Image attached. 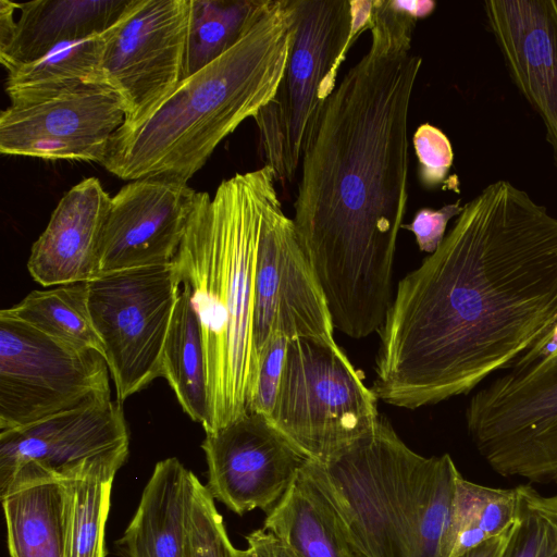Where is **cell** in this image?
I'll use <instances>...</instances> for the list:
<instances>
[{
	"label": "cell",
	"mask_w": 557,
	"mask_h": 557,
	"mask_svg": "<svg viewBox=\"0 0 557 557\" xmlns=\"http://www.w3.org/2000/svg\"><path fill=\"white\" fill-rule=\"evenodd\" d=\"M557 354V321L523 351L513 364H529L545 360ZM512 364V366H513Z\"/></svg>",
	"instance_id": "e575fe53"
},
{
	"label": "cell",
	"mask_w": 557,
	"mask_h": 557,
	"mask_svg": "<svg viewBox=\"0 0 557 557\" xmlns=\"http://www.w3.org/2000/svg\"><path fill=\"white\" fill-rule=\"evenodd\" d=\"M517 518L502 557H557V495L516 486Z\"/></svg>",
	"instance_id": "f1b7e54d"
},
{
	"label": "cell",
	"mask_w": 557,
	"mask_h": 557,
	"mask_svg": "<svg viewBox=\"0 0 557 557\" xmlns=\"http://www.w3.org/2000/svg\"><path fill=\"white\" fill-rule=\"evenodd\" d=\"M124 122L123 102L109 87L28 106H10L0 114V151L101 164L112 136Z\"/></svg>",
	"instance_id": "9a60e30c"
},
{
	"label": "cell",
	"mask_w": 557,
	"mask_h": 557,
	"mask_svg": "<svg viewBox=\"0 0 557 557\" xmlns=\"http://www.w3.org/2000/svg\"><path fill=\"white\" fill-rule=\"evenodd\" d=\"M293 35V0H267L232 49L184 78L144 122L121 126L101 165L125 181L187 183L223 139L272 100Z\"/></svg>",
	"instance_id": "277c9868"
},
{
	"label": "cell",
	"mask_w": 557,
	"mask_h": 557,
	"mask_svg": "<svg viewBox=\"0 0 557 557\" xmlns=\"http://www.w3.org/2000/svg\"><path fill=\"white\" fill-rule=\"evenodd\" d=\"M102 49V35L67 41L36 61L7 71L10 106H28L109 87L101 69Z\"/></svg>",
	"instance_id": "603a6c76"
},
{
	"label": "cell",
	"mask_w": 557,
	"mask_h": 557,
	"mask_svg": "<svg viewBox=\"0 0 557 557\" xmlns=\"http://www.w3.org/2000/svg\"><path fill=\"white\" fill-rule=\"evenodd\" d=\"M0 496L11 557H67L66 479L25 465L0 490Z\"/></svg>",
	"instance_id": "d6986e66"
},
{
	"label": "cell",
	"mask_w": 557,
	"mask_h": 557,
	"mask_svg": "<svg viewBox=\"0 0 557 557\" xmlns=\"http://www.w3.org/2000/svg\"><path fill=\"white\" fill-rule=\"evenodd\" d=\"M111 197L88 177L67 190L33 244L27 269L42 286L87 282L98 275L99 245Z\"/></svg>",
	"instance_id": "ac0fdd59"
},
{
	"label": "cell",
	"mask_w": 557,
	"mask_h": 557,
	"mask_svg": "<svg viewBox=\"0 0 557 557\" xmlns=\"http://www.w3.org/2000/svg\"><path fill=\"white\" fill-rule=\"evenodd\" d=\"M294 35L272 98L255 116L264 165L293 183L311 128L336 88L341 65L370 28L373 1L293 0Z\"/></svg>",
	"instance_id": "8992f818"
},
{
	"label": "cell",
	"mask_w": 557,
	"mask_h": 557,
	"mask_svg": "<svg viewBox=\"0 0 557 557\" xmlns=\"http://www.w3.org/2000/svg\"><path fill=\"white\" fill-rule=\"evenodd\" d=\"M267 0H190L184 78L232 49L261 14Z\"/></svg>",
	"instance_id": "484cf974"
},
{
	"label": "cell",
	"mask_w": 557,
	"mask_h": 557,
	"mask_svg": "<svg viewBox=\"0 0 557 557\" xmlns=\"http://www.w3.org/2000/svg\"><path fill=\"white\" fill-rule=\"evenodd\" d=\"M509 369L470 398L469 435L498 474L557 483V354Z\"/></svg>",
	"instance_id": "ba28073f"
},
{
	"label": "cell",
	"mask_w": 557,
	"mask_h": 557,
	"mask_svg": "<svg viewBox=\"0 0 557 557\" xmlns=\"http://www.w3.org/2000/svg\"><path fill=\"white\" fill-rule=\"evenodd\" d=\"M512 527L503 534L488 539L479 546L458 557H502V553L510 535Z\"/></svg>",
	"instance_id": "d590c367"
},
{
	"label": "cell",
	"mask_w": 557,
	"mask_h": 557,
	"mask_svg": "<svg viewBox=\"0 0 557 557\" xmlns=\"http://www.w3.org/2000/svg\"><path fill=\"white\" fill-rule=\"evenodd\" d=\"M289 341L281 333H273L260 351L248 411L270 419L277 398Z\"/></svg>",
	"instance_id": "4dcf8cb0"
},
{
	"label": "cell",
	"mask_w": 557,
	"mask_h": 557,
	"mask_svg": "<svg viewBox=\"0 0 557 557\" xmlns=\"http://www.w3.org/2000/svg\"><path fill=\"white\" fill-rule=\"evenodd\" d=\"M109 368L96 350L63 345L0 311V430L110 398Z\"/></svg>",
	"instance_id": "30bf717a"
},
{
	"label": "cell",
	"mask_w": 557,
	"mask_h": 557,
	"mask_svg": "<svg viewBox=\"0 0 557 557\" xmlns=\"http://www.w3.org/2000/svg\"><path fill=\"white\" fill-rule=\"evenodd\" d=\"M463 206L460 200L455 203L445 205L441 209H420L411 223L403 225L413 233L416 242L421 251L433 253L442 244L448 221L462 212Z\"/></svg>",
	"instance_id": "d6a6232c"
},
{
	"label": "cell",
	"mask_w": 557,
	"mask_h": 557,
	"mask_svg": "<svg viewBox=\"0 0 557 557\" xmlns=\"http://www.w3.org/2000/svg\"><path fill=\"white\" fill-rule=\"evenodd\" d=\"M199 193L187 183L157 178L124 185L111 197L98 274L173 262Z\"/></svg>",
	"instance_id": "2e32d148"
},
{
	"label": "cell",
	"mask_w": 557,
	"mask_h": 557,
	"mask_svg": "<svg viewBox=\"0 0 557 557\" xmlns=\"http://www.w3.org/2000/svg\"><path fill=\"white\" fill-rule=\"evenodd\" d=\"M185 557H240L213 496L196 475L187 509Z\"/></svg>",
	"instance_id": "f546056e"
},
{
	"label": "cell",
	"mask_w": 557,
	"mask_h": 557,
	"mask_svg": "<svg viewBox=\"0 0 557 557\" xmlns=\"http://www.w3.org/2000/svg\"><path fill=\"white\" fill-rule=\"evenodd\" d=\"M133 0H35L16 2L18 17L0 35L5 71L30 63L57 46L102 35Z\"/></svg>",
	"instance_id": "ffe728a7"
},
{
	"label": "cell",
	"mask_w": 557,
	"mask_h": 557,
	"mask_svg": "<svg viewBox=\"0 0 557 557\" xmlns=\"http://www.w3.org/2000/svg\"><path fill=\"white\" fill-rule=\"evenodd\" d=\"M413 146L419 161L421 183L426 188L440 186L454 162L450 140L440 128L424 123L413 135Z\"/></svg>",
	"instance_id": "1f68e13d"
},
{
	"label": "cell",
	"mask_w": 557,
	"mask_h": 557,
	"mask_svg": "<svg viewBox=\"0 0 557 557\" xmlns=\"http://www.w3.org/2000/svg\"><path fill=\"white\" fill-rule=\"evenodd\" d=\"M556 321L557 218L494 182L399 281L379 331L372 391L406 409L468 394Z\"/></svg>",
	"instance_id": "6da1fadb"
},
{
	"label": "cell",
	"mask_w": 557,
	"mask_h": 557,
	"mask_svg": "<svg viewBox=\"0 0 557 557\" xmlns=\"http://www.w3.org/2000/svg\"><path fill=\"white\" fill-rule=\"evenodd\" d=\"M119 466L99 462L67 478V557H106L104 534Z\"/></svg>",
	"instance_id": "83f0119b"
},
{
	"label": "cell",
	"mask_w": 557,
	"mask_h": 557,
	"mask_svg": "<svg viewBox=\"0 0 557 557\" xmlns=\"http://www.w3.org/2000/svg\"><path fill=\"white\" fill-rule=\"evenodd\" d=\"M308 467L344 524L357 557H449L461 473L448 454L424 457L381 416L348 447Z\"/></svg>",
	"instance_id": "5b68a950"
},
{
	"label": "cell",
	"mask_w": 557,
	"mask_h": 557,
	"mask_svg": "<svg viewBox=\"0 0 557 557\" xmlns=\"http://www.w3.org/2000/svg\"><path fill=\"white\" fill-rule=\"evenodd\" d=\"M2 311L63 345L96 350L103 356L90 318L87 282L33 290L21 302Z\"/></svg>",
	"instance_id": "d4e9b609"
},
{
	"label": "cell",
	"mask_w": 557,
	"mask_h": 557,
	"mask_svg": "<svg viewBox=\"0 0 557 557\" xmlns=\"http://www.w3.org/2000/svg\"><path fill=\"white\" fill-rule=\"evenodd\" d=\"M190 0H133L103 36L101 69L121 98L122 127L149 117L184 77Z\"/></svg>",
	"instance_id": "8fae6325"
},
{
	"label": "cell",
	"mask_w": 557,
	"mask_h": 557,
	"mask_svg": "<svg viewBox=\"0 0 557 557\" xmlns=\"http://www.w3.org/2000/svg\"><path fill=\"white\" fill-rule=\"evenodd\" d=\"M417 20L400 1H373L370 47L325 101L300 162L293 221L335 329L356 339L381 330L392 302Z\"/></svg>",
	"instance_id": "7a4b0ae2"
},
{
	"label": "cell",
	"mask_w": 557,
	"mask_h": 557,
	"mask_svg": "<svg viewBox=\"0 0 557 557\" xmlns=\"http://www.w3.org/2000/svg\"><path fill=\"white\" fill-rule=\"evenodd\" d=\"M263 529L298 557H357L341 517L308 467L267 512Z\"/></svg>",
	"instance_id": "7402d4cb"
},
{
	"label": "cell",
	"mask_w": 557,
	"mask_h": 557,
	"mask_svg": "<svg viewBox=\"0 0 557 557\" xmlns=\"http://www.w3.org/2000/svg\"><path fill=\"white\" fill-rule=\"evenodd\" d=\"M201 448L208 491L239 516L269 512L309 460L268 418L251 411L206 433Z\"/></svg>",
	"instance_id": "4fadbf2b"
},
{
	"label": "cell",
	"mask_w": 557,
	"mask_h": 557,
	"mask_svg": "<svg viewBox=\"0 0 557 557\" xmlns=\"http://www.w3.org/2000/svg\"><path fill=\"white\" fill-rule=\"evenodd\" d=\"M334 329L321 283L277 196L264 218L255 270L252 335L257 356L273 333L336 344Z\"/></svg>",
	"instance_id": "7c38bea8"
},
{
	"label": "cell",
	"mask_w": 557,
	"mask_h": 557,
	"mask_svg": "<svg viewBox=\"0 0 557 557\" xmlns=\"http://www.w3.org/2000/svg\"><path fill=\"white\" fill-rule=\"evenodd\" d=\"M122 403L100 399L34 423L0 432V490L17 469L34 465L67 479L99 462L119 466L129 436Z\"/></svg>",
	"instance_id": "5bb4252c"
},
{
	"label": "cell",
	"mask_w": 557,
	"mask_h": 557,
	"mask_svg": "<svg viewBox=\"0 0 557 557\" xmlns=\"http://www.w3.org/2000/svg\"><path fill=\"white\" fill-rule=\"evenodd\" d=\"M484 11L513 84L545 125L557 166V1L490 0Z\"/></svg>",
	"instance_id": "e0dca14e"
},
{
	"label": "cell",
	"mask_w": 557,
	"mask_h": 557,
	"mask_svg": "<svg viewBox=\"0 0 557 557\" xmlns=\"http://www.w3.org/2000/svg\"><path fill=\"white\" fill-rule=\"evenodd\" d=\"M162 377L169 382L184 412L206 429L209 408L202 333L184 282L163 348Z\"/></svg>",
	"instance_id": "cb8c5ba5"
},
{
	"label": "cell",
	"mask_w": 557,
	"mask_h": 557,
	"mask_svg": "<svg viewBox=\"0 0 557 557\" xmlns=\"http://www.w3.org/2000/svg\"><path fill=\"white\" fill-rule=\"evenodd\" d=\"M268 165L224 180L213 197L200 191L174 259L189 288L205 351L212 432L248 411L258 368L252 311L257 253L277 191Z\"/></svg>",
	"instance_id": "3957f363"
},
{
	"label": "cell",
	"mask_w": 557,
	"mask_h": 557,
	"mask_svg": "<svg viewBox=\"0 0 557 557\" xmlns=\"http://www.w3.org/2000/svg\"><path fill=\"white\" fill-rule=\"evenodd\" d=\"M377 400L337 344L295 338L269 420L308 459L322 462L376 425Z\"/></svg>",
	"instance_id": "52a82bcc"
},
{
	"label": "cell",
	"mask_w": 557,
	"mask_h": 557,
	"mask_svg": "<svg viewBox=\"0 0 557 557\" xmlns=\"http://www.w3.org/2000/svg\"><path fill=\"white\" fill-rule=\"evenodd\" d=\"M517 488L457 480L448 535L449 557H458L509 530L517 518Z\"/></svg>",
	"instance_id": "4316f807"
},
{
	"label": "cell",
	"mask_w": 557,
	"mask_h": 557,
	"mask_svg": "<svg viewBox=\"0 0 557 557\" xmlns=\"http://www.w3.org/2000/svg\"><path fill=\"white\" fill-rule=\"evenodd\" d=\"M247 547L239 549L240 557H298L285 543L265 529H258L246 536Z\"/></svg>",
	"instance_id": "836d02e7"
},
{
	"label": "cell",
	"mask_w": 557,
	"mask_h": 557,
	"mask_svg": "<svg viewBox=\"0 0 557 557\" xmlns=\"http://www.w3.org/2000/svg\"><path fill=\"white\" fill-rule=\"evenodd\" d=\"M194 475L175 457L154 466L120 540L123 557H185Z\"/></svg>",
	"instance_id": "44dd1931"
},
{
	"label": "cell",
	"mask_w": 557,
	"mask_h": 557,
	"mask_svg": "<svg viewBox=\"0 0 557 557\" xmlns=\"http://www.w3.org/2000/svg\"><path fill=\"white\" fill-rule=\"evenodd\" d=\"M88 284V306L116 400L123 403L157 377L182 284L174 261L101 273Z\"/></svg>",
	"instance_id": "9c48e42d"
}]
</instances>
